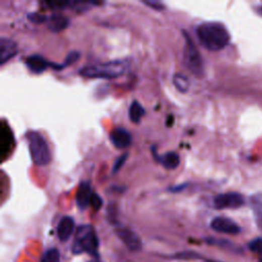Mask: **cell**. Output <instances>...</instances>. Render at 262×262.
Returning <instances> with one entry per match:
<instances>
[{
    "mask_svg": "<svg viewBox=\"0 0 262 262\" xmlns=\"http://www.w3.org/2000/svg\"><path fill=\"white\" fill-rule=\"evenodd\" d=\"M195 34L203 47L210 51L223 49L231 40L225 26L218 22H205L195 29Z\"/></svg>",
    "mask_w": 262,
    "mask_h": 262,
    "instance_id": "6da1fadb",
    "label": "cell"
},
{
    "mask_svg": "<svg viewBox=\"0 0 262 262\" xmlns=\"http://www.w3.org/2000/svg\"><path fill=\"white\" fill-rule=\"evenodd\" d=\"M127 69L125 60H112L106 63L86 66L79 70V74L85 78L115 79L122 76Z\"/></svg>",
    "mask_w": 262,
    "mask_h": 262,
    "instance_id": "7a4b0ae2",
    "label": "cell"
},
{
    "mask_svg": "<svg viewBox=\"0 0 262 262\" xmlns=\"http://www.w3.org/2000/svg\"><path fill=\"white\" fill-rule=\"evenodd\" d=\"M26 141L33 163L37 166H46L51 161V154L45 139L37 131L30 130L26 134Z\"/></svg>",
    "mask_w": 262,
    "mask_h": 262,
    "instance_id": "3957f363",
    "label": "cell"
},
{
    "mask_svg": "<svg viewBox=\"0 0 262 262\" xmlns=\"http://www.w3.org/2000/svg\"><path fill=\"white\" fill-rule=\"evenodd\" d=\"M73 253H88L90 255L97 256L98 239L96 237L94 228L89 224L80 225L75 235V241L73 244Z\"/></svg>",
    "mask_w": 262,
    "mask_h": 262,
    "instance_id": "277c9868",
    "label": "cell"
},
{
    "mask_svg": "<svg viewBox=\"0 0 262 262\" xmlns=\"http://www.w3.org/2000/svg\"><path fill=\"white\" fill-rule=\"evenodd\" d=\"M185 44L183 49V63L185 68L194 76L202 77L204 74V62L202 55L194 45L191 38L184 32Z\"/></svg>",
    "mask_w": 262,
    "mask_h": 262,
    "instance_id": "5b68a950",
    "label": "cell"
},
{
    "mask_svg": "<svg viewBox=\"0 0 262 262\" xmlns=\"http://www.w3.org/2000/svg\"><path fill=\"white\" fill-rule=\"evenodd\" d=\"M245 204L244 195L240 192L236 191H229L224 193L217 194L214 200L213 205L215 209L221 210V209H237Z\"/></svg>",
    "mask_w": 262,
    "mask_h": 262,
    "instance_id": "8992f818",
    "label": "cell"
},
{
    "mask_svg": "<svg viewBox=\"0 0 262 262\" xmlns=\"http://www.w3.org/2000/svg\"><path fill=\"white\" fill-rule=\"evenodd\" d=\"M117 237L122 241V243L130 250V251H141L143 248V243L141 238L129 228L120 227L115 231Z\"/></svg>",
    "mask_w": 262,
    "mask_h": 262,
    "instance_id": "52a82bcc",
    "label": "cell"
},
{
    "mask_svg": "<svg viewBox=\"0 0 262 262\" xmlns=\"http://www.w3.org/2000/svg\"><path fill=\"white\" fill-rule=\"evenodd\" d=\"M210 225L213 231L221 234L238 235L241 232L240 226L234 220L227 217H215Z\"/></svg>",
    "mask_w": 262,
    "mask_h": 262,
    "instance_id": "ba28073f",
    "label": "cell"
},
{
    "mask_svg": "<svg viewBox=\"0 0 262 262\" xmlns=\"http://www.w3.org/2000/svg\"><path fill=\"white\" fill-rule=\"evenodd\" d=\"M0 154L3 156V159L5 160L8 155L11 154L13 148H14V136L10 126L4 122L2 124V129H0Z\"/></svg>",
    "mask_w": 262,
    "mask_h": 262,
    "instance_id": "9c48e42d",
    "label": "cell"
},
{
    "mask_svg": "<svg viewBox=\"0 0 262 262\" xmlns=\"http://www.w3.org/2000/svg\"><path fill=\"white\" fill-rule=\"evenodd\" d=\"M93 191L88 181H83L79 184L76 193V204L80 210H85L89 205Z\"/></svg>",
    "mask_w": 262,
    "mask_h": 262,
    "instance_id": "30bf717a",
    "label": "cell"
},
{
    "mask_svg": "<svg viewBox=\"0 0 262 262\" xmlns=\"http://www.w3.org/2000/svg\"><path fill=\"white\" fill-rule=\"evenodd\" d=\"M111 143L117 148V149H126L128 148L131 143H133V139H131L130 134L124 128L118 127L115 128L111 135H110Z\"/></svg>",
    "mask_w": 262,
    "mask_h": 262,
    "instance_id": "8fae6325",
    "label": "cell"
},
{
    "mask_svg": "<svg viewBox=\"0 0 262 262\" xmlns=\"http://www.w3.org/2000/svg\"><path fill=\"white\" fill-rule=\"evenodd\" d=\"M18 53V45L15 41L3 37L0 39V64H5Z\"/></svg>",
    "mask_w": 262,
    "mask_h": 262,
    "instance_id": "7c38bea8",
    "label": "cell"
},
{
    "mask_svg": "<svg viewBox=\"0 0 262 262\" xmlns=\"http://www.w3.org/2000/svg\"><path fill=\"white\" fill-rule=\"evenodd\" d=\"M25 63L27 66V68L32 73H35V74L43 73L50 66V62L48 60H46L43 56L38 54L28 56L25 59Z\"/></svg>",
    "mask_w": 262,
    "mask_h": 262,
    "instance_id": "4fadbf2b",
    "label": "cell"
},
{
    "mask_svg": "<svg viewBox=\"0 0 262 262\" xmlns=\"http://www.w3.org/2000/svg\"><path fill=\"white\" fill-rule=\"evenodd\" d=\"M75 222L70 216H64L60 219L57 225V237L61 242H66L70 239L74 232Z\"/></svg>",
    "mask_w": 262,
    "mask_h": 262,
    "instance_id": "5bb4252c",
    "label": "cell"
},
{
    "mask_svg": "<svg viewBox=\"0 0 262 262\" xmlns=\"http://www.w3.org/2000/svg\"><path fill=\"white\" fill-rule=\"evenodd\" d=\"M47 27L51 32L58 33L67 29L70 24V20L61 14H52L47 19Z\"/></svg>",
    "mask_w": 262,
    "mask_h": 262,
    "instance_id": "9a60e30c",
    "label": "cell"
},
{
    "mask_svg": "<svg viewBox=\"0 0 262 262\" xmlns=\"http://www.w3.org/2000/svg\"><path fill=\"white\" fill-rule=\"evenodd\" d=\"M157 160L160 161L164 168H166L167 170H174L179 166L180 164V158L178 154L175 152H168L166 154H164L163 156L159 157Z\"/></svg>",
    "mask_w": 262,
    "mask_h": 262,
    "instance_id": "2e32d148",
    "label": "cell"
},
{
    "mask_svg": "<svg viewBox=\"0 0 262 262\" xmlns=\"http://www.w3.org/2000/svg\"><path fill=\"white\" fill-rule=\"evenodd\" d=\"M129 119L134 123H140L145 116V109L144 107L137 101H134L131 103L128 111Z\"/></svg>",
    "mask_w": 262,
    "mask_h": 262,
    "instance_id": "e0dca14e",
    "label": "cell"
},
{
    "mask_svg": "<svg viewBox=\"0 0 262 262\" xmlns=\"http://www.w3.org/2000/svg\"><path fill=\"white\" fill-rule=\"evenodd\" d=\"M172 83H173L174 87L181 93H185L189 89V80L183 74H180V73L174 74V76L172 78Z\"/></svg>",
    "mask_w": 262,
    "mask_h": 262,
    "instance_id": "ac0fdd59",
    "label": "cell"
},
{
    "mask_svg": "<svg viewBox=\"0 0 262 262\" xmlns=\"http://www.w3.org/2000/svg\"><path fill=\"white\" fill-rule=\"evenodd\" d=\"M40 262H60L59 251L55 248L47 250L42 256Z\"/></svg>",
    "mask_w": 262,
    "mask_h": 262,
    "instance_id": "d6986e66",
    "label": "cell"
},
{
    "mask_svg": "<svg viewBox=\"0 0 262 262\" xmlns=\"http://www.w3.org/2000/svg\"><path fill=\"white\" fill-rule=\"evenodd\" d=\"M80 58V52L79 51H71L68 53V55L66 56V59H64V62L62 64H60V68H63V67H67V66L69 64H72L74 62H76L78 59Z\"/></svg>",
    "mask_w": 262,
    "mask_h": 262,
    "instance_id": "ffe728a7",
    "label": "cell"
},
{
    "mask_svg": "<svg viewBox=\"0 0 262 262\" xmlns=\"http://www.w3.org/2000/svg\"><path fill=\"white\" fill-rule=\"evenodd\" d=\"M249 249L259 255H262V238H256L249 243Z\"/></svg>",
    "mask_w": 262,
    "mask_h": 262,
    "instance_id": "44dd1931",
    "label": "cell"
},
{
    "mask_svg": "<svg viewBox=\"0 0 262 262\" xmlns=\"http://www.w3.org/2000/svg\"><path fill=\"white\" fill-rule=\"evenodd\" d=\"M47 17L39 14V13H31L28 15V20L34 24H42L47 22Z\"/></svg>",
    "mask_w": 262,
    "mask_h": 262,
    "instance_id": "7402d4cb",
    "label": "cell"
},
{
    "mask_svg": "<svg viewBox=\"0 0 262 262\" xmlns=\"http://www.w3.org/2000/svg\"><path fill=\"white\" fill-rule=\"evenodd\" d=\"M127 158H128V154L125 153L116 159V161L114 163V166H113V170H112L113 173H117L124 166L125 162L127 161Z\"/></svg>",
    "mask_w": 262,
    "mask_h": 262,
    "instance_id": "603a6c76",
    "label": "cell"
},
{
    "mask_svg": "<svg viewBox=\"0 0 262 262\" xmlns=\"http://www.w3.org/2000/svg\"><path fill=\"white\" fill-rule=\"evenodd\" d=\"M90 206L95 211L100 210L103 206V199L95 192H93V194H92V198H91V201H90Z\"/></svg>",
    "mask_w": 262,
    "mask_h": 262,
    "instance_id": "cb8c5ba5",
    "label": "cell"
},
{
    "mask_svg": "<svg viewBox=\"0 0 262 262\" xmlns=\"http://www.w3.org/2000/svg\"><path fill=\"white\" fill-rule=\"evenodd\" d=\"M143 4L156 11H163L164 8H165L162 3L156 2V0H148V2H143Z\"/></svg>",
    "mask_w": 262,
    "mask_h": 262,
    "instance_id": "d4e9b609",
    "label": "cell"
},
{
    "mask_svg": "<svg viewBox=\"0 0 262 262\" xmlns=\"http://www.w3.org/2000/svg\"><path fill=\"white\" fill-rule=\"evenodd\" d=\"M187 183H182V184H178L176 186H173V187H170V191H173V192H178L180 190H183L185 187H186Z\"/></svg>",
    "mask_w": 262,
    "mask_h": 262,
    "instance_id": "484cf974",
    "label": "cell"
},
{
    "mask_svg": "<svg viewBox=\"0 0 262 262\" xmlns=\"http://www.w3.org/2000/svg\"><path fill=\"white\" fill-rule=\"evenodd\" d=\"M89 262H101V261L97 260V259H94V260H91V261H89Z\"/></svg>",
    "mask_w": 262,
    "mask_h": 262,
    "instance_id": "4316f807",
    "label": "cell"
},
{
    "mask_svg": "<svg viewBox=\"0 0 262 262\" xmlns=\"http://www.w3.org/2000/svg\"><path fill=\"white\" fill-rule=\"evenodd\" d=\"M207 262H217V261H212V260H209V261H207Z\"/></svg>",
    "mask_w": 262,
    "mask_h": 262,
    "instance_id": "83f0119b",
    "label": "cell"
},
{
    "mask_svg": "<svg viewBox=\"0 0 262 262\" xmlns=\"http://www.w3.org/2000/svg\"><path fill=\"white\" fill-rule=\"evenodd\" d=\"M259 262H262V258H261V259H260V261H259Z\"/></svg>",
    "mask_w": 262,
    "mask_h": 262,
    "instance_id": "f1b7e54d",
    "label": "cell"
}]
</instances>
